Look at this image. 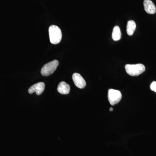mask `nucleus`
Returning a JSON list of instances; mask_svg holds the SVG:
<instances>
[{"label":"nucleus","mask_w":156,"mask_h":156,"mask_svg":"<svg viewBox=\"0 0 156 156\" xmlns=\"http://www.w3.org/2000/svg\"><path fill=\"white\" fill-rule=\"evenodd\" d=\"M144 10L149 14H154L156 12V8L151 0H144Z\"/></svg>","instance_id":"0eeeda50"},{"label":"nucleus","mask_w":156,"mask_h":156,"mask_svg":"<svg viewBox=\"0 0 156 156\" xmlns=\"http://www.w3.org/2000/svg\"><path fill=\"white\" fill-rule=\"evenodd\" d=\"M122 34L119 27L116 26L114 27L112 34V38L114 41H118L121 38Z\"/></svg>","instance_id":"9d476101"},{"label":"nucleus","mask_w":156,"mask_h":156,"mask_svg":"<svg viewBox=\"0 0 156 156\" xmlns=\"http://www.w3.org/2000/svg\"><path fill=\"white\" fill-rule=\"evenodd\" d=\"M45 85L43 82H40L31 86L28 90L30 94L36 92L37 95H40L43 93L45 89Z\"/></svg>","instance_id":"423d86ee"},{"label":"nucleus","mask_w":156,"mask_h":156,"mask_svg":"<svg viewBox=\"0 0 156 156\" xmlns=\"http://www.w3.org/2000/svg\"><path fill=\"white\" fill-rule=\"evenodd\" d=\"M70 87L69 85L66 82H61L59 83L57 87V91L60 94H68L69 93Z\"/></svg>","instance_id":"6e6552de"},{"label":"nucleus","mask_w":156,"mask_h":156,"mask_svg":"<svg viewBox=\"0 0 156 156\" xmlns=\"http://www.w3.org/2000/svg\"><path fill=\"white\" fill-rule=\"evenodd\" d=\"M59 64L58 61L54 60L45 64L41 70V73L43 76H48L52 74L56 71Z\"/></svg>","instance_id":"7ed1b4c3"},{"label":"nucleus","mask_w":156,"mask_h":156,"mask_svg":"<svg viewBox=\"0 0 156 156\" xmlns=\"http://www.w3.org/2000/svg\"><path fill=\"white\" fill-rule=\"evenodd\" d=\"M122 98V94L119 90L110 89L108 92L109 102L112 105L119 103Z\"/></svg>","instance_id":"20e7f679"},{"label":"nucleus","mask_w":156,"mask_h":156,"mask_svg":"<svg viewBox=\"0 0 156 156\" xmlns=\"http://www.w3.org/2000/svg\"><path fill=\"white\" fill-rule=\"evenodd\" d=\"M136 28V24L134 20H129L127 23V33L129 36H132Z\"/></svg>","instance_id":"1a4fd4ad"},{"label":"nucleus","mask_w":156,"mask_h":156,"mask_svg":"<svg viewBox=\"0 0 156 156\" xmlns=\"http://www.w3.org/2000/svg\"><path fill=\"white\" fill-rule=\"evenodd\" d=\"M50 42L53 44H57L61 41L62 34L60 29L56 25H52L49 29Z\"/></svg>","instance_id":"f257e3e1"},{"label":"nucleus","mask_w":156,"mask_h":156,"mask_svg":"<svg viewBox=\"0 0 156 156\" xmlns=\"http://www.w3.org/2000/svg\"><path fill=\"white\" fill-rule=\"evenodd\" d=\"M150 88L152 91L156 92V82L154 81L151 84Z\"/></svg>","instance_id":"9b49d317"},{"label":"nucleus","mask_w":156,"mask_h":156,"mask_svg":"<svg viewBox=\"0 0 156 156\" xmlns=\"http://www.w3.org/2000/svg\"><path fill=\"white\" fill-rule=\"evenodd\" d=\"M73 81L76 87L80 89H83L86 86V82L80 74L75 73L72 76Z\"/></svg>","instance_id":"39448f33"},{"label":"nucleus","mask_w":156,"mask_h":156,"mask_svg":"<svg viewBox=\"0 0 156 156\" xmlns=\"http://www.w3.org/2000/svg\"><path fill=\"white\" fill-rule=\"evenodd\" d=\"M126 72L131 76H137L145 70V67L142 64H127L125 66Z\"/></svg>","instance_id":"f03ea898"},{"label":"nucleus","mask_w":156,"mask_h":156,"mask_svg":"<svg viewBox=\"0 0 156 156\" xmlns=\"http://www.w3.org/2000/svg\"><path fill=\"white\" fill-rule=\"evenodd\" d=\"M109 110L110 111L112 112L113 110V108H110Z\"/></svg>","instance_id":"f8f14e48"}]
</instances>
